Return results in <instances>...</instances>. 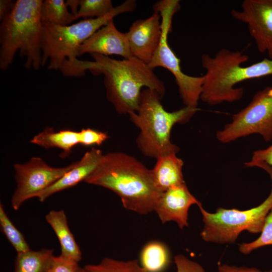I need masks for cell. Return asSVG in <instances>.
<instances>
[{
    "instance_id": "cell-32",
    "label": "cell",
    "mask_w": 272,
    "mask_h": 272,
    "mask_svg": "<svg viewBox=\"0 0 272 272\" xmlns=\"http://www.w3.org/2000/svg\"><path fill=\"white\" fill-rule=\"evenodd\" d=\"M80 0H67L65 1L66 7L69 8L71 11V14L73 17L75 16L78 12L80 7Z\"/></svg>"
},
{
    "instance_id": "cell-21",
    "label": "cell",
    "mask_w": 272,
    "mask_h": 272,
    "mask_svg": "<svg viewBox=\"0 0 272 272\" xmlns=\"http://www.w3.org/2000/svg\"><path fill=\"white\" fill-rule=\"evenodd\" d=\"M40 17L42 23L59 26H67L73 22V16L67 9L63 0L43 1Z\"/></svg>"
},
{
    "instance_id": "cell-30",
    "label": "cell",
    "mask_w": 272,
    "mask_h": 272,
    "mask_svg": "<svg viewBox=\"0 0 272 272\" xmlns=\"http://www.w3.org/2000/svg\"><path fill=\"white\" fill-rule=\"evenodd\" d=\"M217 272H272V270L268 271H261L260 269L246 266H235L227 264H221L218 266Z\"/></svg>"
},
{
    "instance_id": "cell-22",
    "label": "cell",
    "mask_w": 272,
    "mask_h": 272,
    "mask_svg": "<svg viewBox=\"0 0 272 272\" xmlns=\"http://www.w3.org/2000/svg\"><path fill=\"white\" fill-rule=\"evenodd\" d=\"M84 267L87 272H146L137 259L124 261L105 257L98 264Z\"/></svg>"
},
{
    "instance_id": "cell-33",
    "label": "cell",
    "mask_w": 272,
    "mask_h": 272,
    "mask_svg": "<svg viewBox=\"0 0 272 272\" xmlns=\"http://www.w3.org/2000/svg\"><path fill=\"white\" fill-rule=\"evenodd\" d=\"M78 272H87L84 267L82 268L80 267Z\"/></svg>"
},
{
    "instance_id": "cell-25",
    "label": "cell",
    "mask_w": 272,
    "mask_h": 272,
    "mask_svg": "<svg viewBox=\"0 0 272 272\" xmlns=\"http://www.w3.org/2000/svg\"><path fill=\"white\" fill-rule=\"evenodd\" d=\"M268 245H272V209L266 217L260 236L252 242L241 244L239 250L244 254H248L255 249Z\"/></svg>"
},
{
    "instance_id": "cell-24",
    "label": "cell",
    "mask_w": 272,
    "mask_h": 272,
    "mask_svg": "<svg viewBox=\"0 0 272 272\" xmlns=\"http://www.w3.org/2000/svg\"><path fill=\"white\" fill-rule=\"evenodd\" d=\"M110 0H80L78 13L73 21L81 17L99 18L105 17L115 10Z\"/></svg>"
},
{
    "instance_id": "cell-12",
    "label": "cell",
    "mask_w": 272,
    "mask_h": 272,
    "mask_svg": "<svg viewBox=\"0 0 272 272\" xmlns=\"http://www.w3.org/2000/svg\"><path fill=\"white\" fill-rule=\"evenodd\" d=\"M160 14L154 12L149 18L133 22L126 33L133 57L149 64L160 44L162 36Z\"/></svg>"
},
{
    "instance_id": "cell-10",
    "label": "cell",
    "mask_w": 272,
    "mask_h": 272,
    "mask_svg": "<svg viewBox=\"0 0 272 272\" xmlns=\"http://www.w3.org/2000/svg\"><path fill=\"white\" fill-rule=\"evenodd\" d=\"M75 164L56 168L49 166L39 157H33L26 163L14 164L17 187L11 198L13 209L18 210L25 201L35 197L61 178Z\"/></svg>"
},
{
    "instance_id": "cell-19",
    "label": "cell",
    "mask_w": 272,
    "mask_h": 272,
    "mask_svg": "<svg viewBox=\"0 0 272 272\" xmlns=\"http://www.w3.org/2000/svg\"><path fill=\"white\" fill-rule=\"evenodd\" d=\"M139 263L146 272H164L171 262L168 247L159 241H151L143 247Z\"/></svg>"
},
{
    "instance_id": "cell-18",
    "label": "cell",
    "mask_w": 272,
    "mask_h": 272,
    "mask_svg": "<svg viewBox=\"0 0 272 272\" xmlns=\"http://www.w3.org/2000/svg\"><path fill=\"white\" fill-rule=\"evenodd\" d=\"M30 142L45 149H60L63 151L60 156L64 158L71 153L75 146L79 144V131L71 129L55 131L51 127H47L35 135Z\"/></svg>"
},
{
    "instance_id": "cell-20",
    "label": "cell",
    "mask_w": 272,
    "mask_h": 272,
    "mask_svg": "<svg viewBox=\"0 0 272 272\" xmlns=\"http://www.w3.org/2000/svg\"><path fill=\"white\" fill-rule=\"evenodd\" d=\"M53 255L51 249L17 253L14 272H48Z\"/></svg>"
},
{
    "instance_id": "cell-13",
    "label": "cell",
    "mask_w": 272,
    "mask_h": 272,
    "mask_svg": "<svg viewBox=\"0 0 272 272\" xmlns=\"http://www.w3.org/2000/svg\"><path fill=\"white\" fill-rule=\"evenodd\" d=\"M201 203L191 193L185 183L162 192L154 211L162 223L174 222L183 229L188 226L190 207Z\"/></svg>"
},
{
    "instance_id": "cell-6",
    "label": "cell",
    "mask_w": 272,
    "mask_h": 272,
    "mask_svg": "<svg viewBox=\"0 0 272 272\" xmlns=\"http://www.w3.org/2000/svg\"><path fill=\"white\" fill-rule=\"evenodd\" d=\"M162 98L156 91L149 88L142 90L138 109L128 113L131 121L140 129L137 146L146 156L158 158L177 153L179 148L171 141V131L177 123H185L199 110L185 106L174 111H166Z\"/></svg>"
},
{
    "instance_id": "cell-17",
    "label": "cell",
    "mask_w": 272,
    "mask_h": 272,
    "mask_svg": "<svg viewBox=\"0 0 272 272\" xmlns=\"http://www.w3.org/2000/svg\"><path fill=\"white\" fill-rule=\"evenodd\" d=\"M59 242L60 255L77 262L82 259V252L68 225L66 216L62 210H51L45 216Z\"/></svg>"
},
{
    "instance_id": "cell-8",
    "label": "cell",
    "mask_w": 272,
    "mask_h": 272,
    "mask_svg": "<svg viewBox=\"0 0 272 272\" xmlns=\"http://www.w3.org/2000/svg\"><path fill=\"white\" fill-rule=\"evenodd\" d=\"M179 8V1L177 0L162 1L154 5V12L159 13L161 16L162 36L158 48L148 65L153 70L162 67L170 71L175 78L185 106L196 108L202 92L203 76L194 77L184 73L180 60L171 49L167 40L173 16Z\"/></svg>"
},
{
    "instance_id": "cell-2",
    "label": "cell",
    "mask_w": 272,
    "mask_h": 272,
    "mask_svg": "<svg viewBox=\"0 0 272 272\" xmlns=\"http://www.w3.org/2000/svg\"><path fill=\"white\" fill-rule=\"evenodd\" d=\"M90 55L94 61L81 60V67L94 75H103L107 98L118 113L137 111L143 87L156 91L162 98L164 96V82L140 59L131 57L117 60L96 53Z\"/></svg>"
},
{
    "instance_id": "cell-16",
    "label": "cell",
    "mask_w": 272,
    "mask_h": 272,
    "mask_svg": "<svg viewBox=\"0 0 272 272\" xmlns=\"http://www.w3.org/2000/svg\"><path fill=\"white\" fill-rule=\"evenodd\" d=\"M176 154L171 153L157 158L151 170L154 183L161 192L185 183L182 170L183 162Z\"/></svg>"
},
{
    "instance_id": "cell-26",
    "label": "cell",
    "mask_w": 272,
    "mask_h": 272,
    "mask_svg": "<svg viewBox=\"0 0 272 272\" xmlns=\"http://www.w3.org/2000/svg\"><path fill=\"white\" fill-rule=\"evenodd\" d=\"M107 133L92 128H83L79 131V144L90 146H100L108 138Z\"/></svg>"
},
{
    "instance_id": "cell-9",
    "label": "cell",
    "mask_w": 272,
    "mask_h": 272,
    "mask_svg": "<svg viewBox=\"0 0 272 272\" xmlns=\"http://www.w3.org/2000/svg\"><path fill=\"white\" fill-rule=\"evenodd\" d=\"M252 134L266 142L272 139V87L256 92L245 108L232 116V121L216 132L217 140L228 143Z\"/></svg>"
},
{
    "instance_id": "cell-7",
    "label": "cell",
    "mask_w": 272,
    "mask_h": 272,
    "mask_svg": "<svg viewBox=\"0 0 272 272\" xmlns=\"http://www.w3.org/2000/svg\"><path fill=\"white\" fill-rule=\"evenodd\" d=\"M266 172L272 180V169ZM202 216L203 227L200 233L206 242L216 243H233L243 231L252 234L260 233L266 217L272 209V187L267 197L258 206L240 211L236 209L220 208L215 213L198 206Z\"/></svg>"
},
{
    "instance_id": "cell-15",
    "label": "cell",
    "mask_w": 272,
    "mask_h": 272,
    "mask_svg": "<svg viewBox=\"0 0 272 272\" xmlns=\"http://www.w3.org/2000/svg\"><path fill=\"white\" fill-rule=\"evenodd\" d=\"M103 155L100 150L92 148L85 153L80 160L75 162L74 166L61 178L35 197L43 202L52 194L84 181L96 169Z\"/></svg>"
},
{
    "instance_id": "cell-14",
    "label": "cell",
    "mask_w": 272,
    "mask_h": 272,
    "mask_svg": "<svg viewBox=\"0 0 272 272\" xmlns=\"http://www.w3.org/2000/svg\"><path fill=\"white\" fill-rule=\"evenodd\" d=\"M89 53L105 56L117 55L127 59L133 57L126 33L120 32L113 20L101 28L80 47L79 56Z\"/></svg>"
},
{
    "instance_id": "cell-1",
    "label": "cell",
    "mask_w": 272,
    "mask_h": 272,
    "mask_svg": "<svg viewBox=\"0 0 272 272\" xmlns=\"http://www.w3.org/2000/svg\"><path fill=\"white\" fill-rule=\"evenodd\" d=\"M84 182L112 191L124 208L142 215L154 211L162 193L154 183L151 170L134 157L119 152L103 154Z\"/></svg>"
},
{
    "instance_id": "cell-23",
    "label": "cell",
    "mask_w": 272,
    "mask_h": 272,
    "mask_svg": "<svg viewBox=\"0 0 272 272\" xmlns=\"http://www.w3.org/2000/svg\"><path fill=\"white\" fill-rule=\"evenodd\" d=\"M0 226L2 232L17 253L31 250L24 235L10 220L2 203H0Z\"/></svg>"
},
{
    "instance_id": "cell-5",
    "label": "cell",
    "mask_w": 272,
    "mask_h": 272,
    "mask_svg": "<svg viewBox=\"0 0 272 272\" xmlns=\"http://www.w3.org/2000/svg\"><path fill=\"white\" fill-rule=\"evenodd\" d=\"M42 0H17L0 25V69L7 70L15 54L25 59L24 66H42Z\"/></svg>"
},
{
    "instance_id": "cell-28",
    "label": "cell",
    "mask_w": 272,
    "mask_h": 272,
    "mask_svg": "<svg viewBox=\"0 0 272 272\" xmlns=\"http://www.w3.org/2000/svg\"><path fill=\"white\" fill-rule=\"evenodd\" d=\"M244 164L249 167L265 164L272 168V145L264 149L254 151L250 161Z\"/></svg>"
},
{
    "instance_id": "cell-3",
    "label": "cell",
    "mask_w": 272,
    "mask_h": 272,
    "mask_svg": "<svg viewBox=\"0 0 272 272\" xmlns=\"http://www.w3.org/2000/svg\"><path fill=\"white\" fill-rule=\"evenodd\" d=\"M249 57L240 51L227 48L218 50L214 56L204 53L201 56L202 67L206 70L200 99L210 105L241 99L244 91L235 85L244 81L272 75V59L264 58L244 66Z\"/></svg>"
},
{
    "instance_id": "cell-4",
    "label": "cell",
    "mask_w": 272,
    "mask_h": 272,
    "mask_svg": "<svg viewBox=\"0 0 272 272\" xmlns=\"http://www.w3.org/2000/svg\"><path fill=\"white\" fill-rule=\"evenodd\" d=\"M135 8V1L127 0L102 18L85 19L64 26L42 23V66L49 61V70H59L66 77H80L78 57L80 46L114 17L133 12Z\"/></svg>"
},
{
    "instance_id": "cell-31",
    "label": "cell",
    "mask_w": 272,
    "mask_h": 272,
    "mask_svg": "<svg viewBox=\"0 0 272 272\" xmlns=\"http://www.w3.org/2000/svg\"><path fill=\"white\" fill-rule=\"evenodd\" d=\"M15 2L11 0L0 1V20L2 21L12 11Z\"/></svg>"
},
{
    "instance_id": "cell-27",
    "label": "cell",
    "mask_w": 272,
    "mask_h": 272,
    "mask_svg": "<svg viewBox=\"0 0 272 272\" xmlns=\"http://www.w3.org/2000/svg\"><path fill=\"white\" fill-rule=\"evenodd\" d=\"M80 267L78 262L60 255L53 256L48 272H78Z\"/></svg>"
},
{
    "instance_id": "cell-29",
    "label": "cell",
    "mask_w": 272,
    "mask_h": 272,
    "mask_svg": "<svg viewBox=\"0 0 272 272\" xmlns=\"http://www.w3.org/2000/svg\"><path fill=\"white\" fill-rule=\"evenodd\" d=\"M177 272H206L199 263L188 258L182 254H178L174 258Z\"/></svg>"
},
{
    "instance_id": "cell-11",
    "label": "cell",
    "mask_w": 272,
    "mask_h": 272,
    "mask_svg": "<svg viewBox=\"0 0 272 272\" xmlns=\"http://www.w3.org/2000/svg\"><path fill=\"white\" fill-rule=\"evenodd\" d=\"M241 9L232 10V16L247 25L258 51L272 59V0H244Z\"/></svg>"
}]
</instances>
